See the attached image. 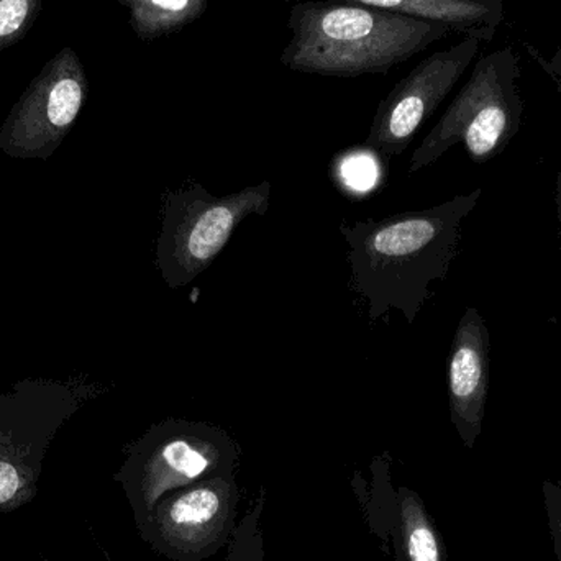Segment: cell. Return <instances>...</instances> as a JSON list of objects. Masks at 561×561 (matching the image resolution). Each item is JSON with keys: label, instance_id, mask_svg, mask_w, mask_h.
<instances>
[{"label": "cell", "instance_id": "obj_17", "mask_svg": "<svg viewBox=\"0 0 561 561\" xmlns=\"http://www.w3.org/2000/svg\"><path fill=\"white\" fill-rule=\"evenodd\" d=\"M524 46H526L527 53L533 56L534 61L549 75V78L552 79L553 84L557 85L561 94V49H557L550 58H546V56H543L539 49L534 48L530 43H524Z\"/></svg>", "mask_w": 561, "mask_h": 561}, {"label": "cell", "instance_id": "obj_19", "mask_svg": "<svg viewBox=\"0 0 561 561\" xmlns=\"http://www.w3.org/2000/svg\"><path fill=\"white\" fill-rule=\"evenodd\" d=\"M556 203H557V214H559L560 240H561V171H559V174H557Z\"/></svg>", "mask_w": 561, "mask_h": 561}, {"label": "cell", "instance_id": "obj_2", "mask_svg": "<svg viewBox=\"0 0 561 561\" xmlns=\"http://www.w3.org/2000/svg\"><path fill=\"white\" fill-rule=\"evenodd\" d=\"M280 65L323 78L388 75L451 35L437 23L356 3L307 0L290 9Z\"/></svg>", "mask_w": 561, "mask_h": 561}, {"label": "cell", "instance_id": "obj_7", "mask_svg": "<svg viewBox=\"0 0 561 561\" xmlns=\"http://www.w3.org/2000/svg\"><path fill=\"white\" fill-rule=\"evenodd\" d=\"M88 95L78 53L62 48L30 82L0 128V150L13 158H48L75 124Z\"/></svg>", "mask_w": 561, "mask_h": 561}, {"label": "cell", "instance_id": "obj_5", "mask_svg": "<svg viewBox=\"0 0 561 561\" xmlns=\"http://www.w3.org/2000/svg\"><path fill=\"white\" fill-rule=\"evenodd\" d=\"M270 196V181L224 197L199 184L167 191L158 268L168 286H187L206 272L243 220L268 213Z\"/></svg>", "mask_w": 561, "mask_h": 561}, {"label": "cell", "instance_id": "obj_1", "mask_svg": "<svg viewBox=\"0 0 561 561\" xmlns=\"http://www.w3.org/2000/svg\"><path fill=\"white\" fill-rule=\"evenodd\" d=\"M483 190L440 206L340 227L348 243L352 289L369 302V319L398 309L412 323L431 297V284L447 278L458 255L461 224Z\"/></svg>", "mask_w": 561, "mask_h": 561}, {"label": "cell", "instance_id": "obj_12", "mask_svg": "<svg viewBox=\"0 0 561 561\" xmlns=\"http://www.w3.org/2000/svg\"><path fill=\"white\" fill-rule=\"evenodd\" d=\"M141 42H157L180 33L206 13L209 0H117Z\"/></svg>", "mask_w": 561, "mask_h": 561}, {"label": "cell", "instance_id": "obj_13", "mask_svg": "<svg viewBox=\"0 0 561 561\" xmlns=\"http://www.w3.org/2000/svg\"><path fill=\"white\" fill-rule=\"evenodd\" d=\"M265 503V491L262 490L252 510L243 516L242 523L237 524L224 561H265V540L260 527Z\"/></svg>", "mask_w": 561, "mask_h": 561}, {"label": "cell", "instance_id": "obj_10", "mask_svg": "<svg viewBox=\"0 0 561 561\" xmlns=\"http://www.w3.org/2000/svg\"><path fill=\"white\" fill-rule=\"evenodd\" d=\"M401 13L447 26L461 36L493 42L504 22V0H330Z\"/></svg>", "mask_w": 561, "mask_h": 561}, {"label": "cell", "instance_id": "obj_4", "mask_svg": "<svg viewBox=\"0 0 561 561\" xmlns=\"http://www.w3.org/2000/svg\"><path fill=\"white\" fill-rule=\"evenodd\" d=\"M239 458V445L217 425L181 419L154 425L125 470L140 530L161 497L209 478L236 474Z\"/></svg>", "mask_w": 561, "mask_h": 561}, {"label": "cell", "instance_id": "obj_15", "mask_svg": "<svg viewBox=\"0 0 561 561\" xmlns=\"http://www.w3.org/2000/svg\"><path fill=\"white\" fill-rule=\"evenodd\" d=\"M375 163V158L369 154H345V160L339 168V178L350 191H369V187L375 186L378 176Z\"/></svg>", "mask_w": 561, "mask_h": 561}, {"label": "cell", "instance_id": "obj_3", "mask_svg": "<svg viewBox=\"0 0 561 561\" xmlns=\"http://www.w3.org/2000/svg\"><path fill=\"white\" fill-rule=\"evenodd\" d=\"M519 55L513 46L483 53L470 78L411 158L409 173L431 167L455 145L483 164L500 157L524 122Z\"/></svg>", "mask_w": 561, "mask_h": 561}, {"label": "cell", "instance_id": "obj_8", "mask_svg": "<svg viewBox=\"0 0 561 561\" xmlns=\"http://www.w3.org/2000/svg\"><path fill=\"white\" fill-rule=\"evenodd\" d=\"M483 42L463 36L457 45L422 59L378 105L363 147L385 157L408 150L419 128L435 114L480 55Z\"/></svg>", "mask_w": 561, "mask_h": 561}, {"label": "cell", "instance_id": "obj_11", "mask_svg": "<svg viewBox=\"0 0 561 561\" xmlns=\"http://www.w3.org/2000/svg\"><path fill=\"white\" fill-rule=\"evenodd\" d=\"M398 557L401 561H447L444 539L415 491L399 488Z\"/></svg>", "mask_w": 561, "mask_h": 561}, {"label": "cell", "instance_id": "obj_18", "mask_svg": "<svg viewBox=\"0 0 561 561\" xmlns=\"http://www.w3.org/2000/svg\"><path fill=\"white\" fill-rule=\"evenodd\" d=\"M20 486H22V480L19 471L12 465L0 461V504L12 500Z\"/></svg>", "mask_w": 561, "mask_h": 561}, {"label": "cell", "instance_id": "obj_14", "mask_svg": "<svg viewBox=\"0 0 561 561\" xmlns=\"http://www.w3.org/2000/svg\"><path fill=\"white\" fill-rule=\"evenodd\" d=\"M43 0H0V51L25 38Z\"/></svg>", "mask_w": 561, "mask_h": 561}, {"label": "cell", "instance_id": "obj_6", "mask_svg": "<svg viewBox=\"0 0 561 561\" xmlns=\"http://www.w3.org/2000/svg\"><path fill=\"white\" fill-rule=\"evenodd\" d=\"M240 493L236 474L209 478L161 497L141 536L171 561H204L236 533Z\"/></svg>", "mask_w": 561, "mask_h": 561}, {"label": "cell", "instance_id": "obj_16", "mask_svg": "<svg viewBox=\"0 0 561 561\" xmlns=\"http://www.w3.org/2000/svg\"><path fill=\"white\" fill-rule=\"evenodd\" d=\"M542 493L553 552L557 560L561 561V484L556 481H543Z\"/></svg>", "mask_w": 561, "mask_h": 561}, {"label": "cell", "instance_id": "obj_9", "mask_svg": "<svg viewBox=\"0 0 561 561\" xmlns=\"http://www.w3.org/2000/svg\"><path fill=\"white\" fill-rule=\"evenodd\" d=\"M450 419L461 442L473 450L483 432L490 389V330L477 307L458 322L447 368Z\"/></svg>", "mask_w": 561, "mask_h": 561}]
</instances>
